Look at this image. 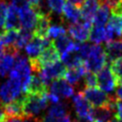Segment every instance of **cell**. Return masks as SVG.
<instances>
[{"mask_svg":"<svg viewBox=\"0 0 122 122\" xmlns=\"http://www.w3.org/2000/svg\"><path fill=\"white\" fill-rule=\"evenodd\" d=\"M47 93L44 94H24L22 96L23 100V110L25 116L27 118L37 117L44 110L48 108L49 100Z\"/></svg>","mask_w":122,"mask_h":122,"instance_id":"1","label":"cell"},{"mask_svg":"<svg viewBox=\"0 0 122 122\" xmlns=\"http://www.w3.org/2000/svg\"><path fill=\"white\" fill-rule=\"evenodd\" d=\"M22 92V84L18 77L9 73V79L0 86V100L3 105L20 98Z\"/></svg>","mask_w":122,"mask_h":122,"instance_id":"2","label":"cell"},{"mask_svg":"<svg viewBox=\"0 0 122 122\" xmlns=\"http://www.w3.org/2000/svg\"><path fill=\"white\" fill-rule=\"evenodd\" d=\"M81 93L90 102V104L95 109L106 107V106H112L113 105L116 99V97L109 95L107 92H105L102 90H99L96 87L84 88L81 91Z\"/></svg>","mask_w":122,"mask_h":122,"instance_id":"3","label":"cell"},{"mask_svg":"<svg viewBox=\"0 0 122 122\" xmlns=\"http://www.w3.org/2000/svg\"><path fill=\"white\" fill-rule=\"evenodd\" d=\"M107 65V55L105 51V48H103L100 44L92 46L91 52L88 58L84 61V66L88 71H92L93 73L98 72Z\"/></svg>","mask_w":122,"mask_h":122,"instance_id":"4","label":"cell"},{"mask_svg":"<svg viewBox=\"0 0 122 122\" xmlns=\"http://www.w3.org/2000/svg\"><path fill=\"white\" fill-rule=\"evenodd\" d=\"M72 106L77 117L83 122L94 121V110L90 102L83 96L81 92H78L72 96Z\"/></svg>","mask_w":122,"mask_h":122,"instance_id":"5","label":"cell"},{"mask_svg":"<svg viewBox=\"0 0 122 122\" xmlns=\"http://www.w3.org/2000/svg\"><path fill=\"white\" fill-rule=\"evenodd\" d=\"M66 71H67L66 66L63 63L57 61V62H54L52 64L43 67L40 70V71L37 73V75L42 79L44 84L47 87H49L51 81L55 79H59V78H64Z\"/></svg>","mask_w":122,"mask_h":122,"instance_id":"6","label":"cell"},{"mask_svg":"<svg viewBox=\"0 0 122 122\" xmlns=\"http://www.w3.org/2000/svg\"><path fill=\"white\" fill-rule=\"evenodd\" d=\"M96 77H97V86L105 92H112L113 90L116 88L117 79L112 73L108 64L97 72Z\"/></svg>","mask_w":122,"mask_h":122,"instance_id":"7","label":"cell"},{"mask_svg":"<svg viewBox=\"0 0 122 122\" xmlns=\"http://www.w3.org/2000/svg\"><path fill=\"white\" fill-rule=\"evenodd\" d=\"M51 44H52V41L49 37L40 38V37H36V36L33 35L31 40L25 47V51H26L30 60L36 59L40 56L42 51L46 48L50 47Z\"/></svg>","mask_w":122,"mask_h":122,"instance_id":"8","label":"cell"},{"mask_svg":"<svg viewBox=\"0 0 122 122\" xmlns=\"http://www.w3.org/2000/svg\"><path fill=\"white\" fill-rule=\"evenodd\" d=\"M107 42L115 40V38H122V12H112L108 21L106 28Z\"/></svg>","mask_w":122,"mask_h":122,"instance_id":"9","label":"cell"},{"mask_svg":"<svg viewBox=\"0 0 122 122\" xmlns=\"http://www.w3.org/2000/svg\"><path fill=\"white\" fill-rule=\"evenodd\" d=\"M92 27V23H87L82 20V22L70 24L68 26L67 31L72 39L76 40L77 42L84 43L90 37V31Z\"/></svg>","mask_w":122,"mask_h":122,"instance_id":"10","label":"cell"},{"mask_svg":"<svg viewBox=\"0 0 122 122\" xmlns=\"http://www.w3.org/2000/svg\"><path fill=\"white\" fill-rule=\"evenodd\" d=\"M50 92L53 93L60 98L69 99L73 96L74 94V88L71 86L67 80L64 78H59L51 81V83L49 86Z\"/></svg>","mask_w":122,"mask_h":122,"instance_id":"11","label":"cell"},{"mask_svg":"<svg viewBox=\"0 0 122 122\" xmlns=\"http://www.w3.org/2000/svg\"><path fill=\"white\" fill-rule=\"evenodd\" d=\"M18 14H19L21 29H24V30H27L30 31H33L36 27L37 20H38L37 11L32 7L30 6V7L19 10Z\"/></svg>","mask_w":122,"mask_h":122,"instance_id":"12","label":"cell"},{"mask_svg":"<svg viewBox=\"0 0 122 122\" xmlns=\"http://www.w3.org/2000/svg\"><path fill=\"white\" fill-rule=\"evenodd\" d=\"M3 110L8 118H16V119H25L27 118L23 110V100L22 97L13 100L8 104L3 105Z\"/></svg>","mask_w":122,"mask_h":122,"instance_id":"13","label":"cell"},{"mask_svg":"<svg viewBox=\"0 0 122 122\" xmlns=\"http://www.w3.org/2000/svg\"><path fill=\"white\" fill-rule=\"evenodd\" d=\"M105 51L107 55V64L116 60H122V38L107 43Z\"/></svg>","mask_w":122,"mask_h":122,"instance_id":"14","label":"cell"},{"mask_svg":"<svg viewBox=\"0 0 122 122\" xmlns=\"http://www.w3.org/2000/svg\"><path fill=\"white\" fill-rule=\"evenodd\" d=\"M87 71H88L84 65L79 66V67H75V68H71V69H68L66 71V73L64 75V79L67 80L71 86L77 87V86H79V83L81 81L83 82L84 75L86 74Z\"/></svg>","mask_w":122,"mask_h":122,"instance_id":"15","label":"cell"},{"mask_svg":"<svg viewBox=\"0 0 122 122\" xmlns=\"http://www.w3.org/2000/svg\"><path fill=\"white\" fill-rule=\"evenodd\" d=\"M100 0H85L81 7L82 20L87 23H92L96 11L99 9Z\"/></svg>","mask_w":122,"mask_h":122,"instance_id":"16","label":"cell"},{"mask_svg":"<svg viewBox=\"0 0 122 122\" xmlns=\"http://www.w3.org/2000/svg\"><path fill=\"white\" fill-rule=\"evenodd\" d=\"M51 19H52V16L38 14V20H37L36 27L33 30V35L40 38L48 37V31L51 25Z\"/></svg>","mask_w":122,"mask_h":122,"instance_id":"17","label":"cell"},{"mask_svg":"<svg viewBox=\"0 0 122 122\" xmlns=\"http://www.w3.org/2000/svg\"><path fill=\"white\" fill-rule=\"evenodd\" d=\"M48 87L44 84L42 79L38 75H31L30 80L27 86V89L25 91L24 94H44L47 93Z\"/></svg>","mask_w":122,"mask_h":122,"instance_id":"18","label":"cell"},{"mask_svg":"<svg viewBox=\"0 0 122 122\" xmlns=\"http://www.w3.org/2000/svg\"><path fill=\"white\" fill-rule=\"evenodd\" d=\"M82 18L81 16V10H79L78 7L71 4V3H66L63 10H62V19H64L71 24H74L79 22V20Z\"/></svg>","mask_w":122,"mask_h":122,"instance_id":"19","label":"cell"},{"mask_svg":"<svg viewBox=\"0 0 122 122\" xmlns=\"http://www.w3.org/2000/svg\"><path fill=\"white\" fill-rule=\"evenodd\" d=\"M5 29L7 30H19L21 29L20 20H19V14L18 10L12 7L11 5L8 6L7 10V16H6V23H5Z\"/></svg>","mask_w":122,"mask_h":122,"instance_id":"20","label":"cell"},{"mask_svg":"<svg viewBox=\"0 0 122 122\" xmlns=\"http://www.w3.org/2000/svg\"><path fill=\"white\" fill-rule=\"evenodd\" d=\"M61 59H62V62L63 64L71 69V68H75V67H79V66H82L84 65V60L83 58L81 57V55L79 54L78 51H74V50H71L64 54L61 55Z\"/></svg>","mask_w":122,"mask_h":122,"instance_id":"21","label":"cell"},{"mask_svg":"<svg viewBox=\"0 0 122 122\" xmlns=\"http://www.w3.org/2000/svg\"><path fill=\"white\" fill-rule=\"evenodd\" d=\"M54 48L57 50L59 54H64L71 50H73L74 42L72 41V38L71 36H68L67 34L61 35L57 38H55L54 41H52Z\"/></svg>","mask_w":122,"mask_h":122,"instance_id":"22","label":"cell"},{"mask_svg":"<svg viewBox=\"0 0 122 122\" xmlns=\"http://www.w3.org/2000/svg\"><path fill=\"white\" fill-rule=\"evenodd\" d=\"M17 55L12 53L5 52V54L0 58V77H5L10 72L15 64V59Z\"/></svg>","mask_w":122,"mask_h":122,"instance_id":"23","label":"cell"},{"mask_svg":"<svg viewBox=\"0 0 122 122\" xmlns=\"http://www.w3.org/2000/svg\"><path fill=\"white\" fill-rule=\"evenodd\" d=\"M114 103H115V101H114ZM114 103L112 106H106V107L94 109V119H98L102 122H110L114 117L113 116Z\"/></svg>","mask_w":122,"mask_h":122,"instance_id":"24","label":"cell"},{"mask_svg":"<svg viewBox=\"0 0 122 122\" xmlns=\"http://www.w3.org/2000/svg\"><path fill=\"white\" fill-rule=\"evenodd\" d=\"M18 32L19 30H4L3 32L0 33V44L5 49L14 47L18 37Z\"/></svg>","mask_w":122,"mask_h":122,"instance_id":"25","label":"cell"},{"mask_svg":"<svg viewBox=\"0 0 122 122\" xmlns=\"http://www.w3.org/2000/svg\"><path fill=\"white\" fill-rule=\"evenodd\" d=\"M110 19V9L104 5H101L99 7L98 10L96 11L94 17H93V26L97 27H104L105 24Z\"/></svg>","mask_w":122,"mask_h":122,"instance_id":"26","label":"cell"},{"mask_svg":"<svg viewBox=\"0 0 122 122\" xmlns=\"http://www.w3.org/2000/svg\"><path fill=\"white\" fill-rule=\"evenodd\" d=\"M89 40L95 45H99L102 42H107L106 37V29L104 27H97L92 26L90 31Z\"/></svg>","mask_w":122,"mask_h":122,"instance_id":"27","label":"cell"},{"mask_svg":"<svg viewBox=\"0 0 122 122\" xmlns=\"http://www.w3.org/2000/svg\"><path fill=\"white\" fill-rule=\"evenodd\" d=\"M53 117H62L69 114V107L67 103L59 102L57 104H51V106L48 110V113Z\"/></svg>","mask_w":122,"mask_h":122,"instance_id":"28","label":"cell"},{"mask_svg":"<svg viewBox=\"0 0 122 122\" xmlns=\"http://www.w3.org/2000/svg\"><path fill=\"white\" fill-rule=\"evenodd\" d=\"M32 37H33V32L32 31H30V30H24V29H20L19 32H18V37H17V40L15 42L14 47L18 51H20L21 49L25 48L28 45V43L31 40Z\"/></svg>","mask_w":122,"mask_h":122,"instance_id":"29","label":"cell"},{"mask_svg":"<svg viewBox=\"0 0 122 122\" xmlns=\"http://www.w3.org/2000/svg\"><path fill=\"white\" fill-rule=\"evenodd\" d=\"M67 32V30L65 27L61 24H52L51 25L49 31H48V37L49 38H57L61 35H65Z\"/></svg>","mask_w":122,"mask_h":122,"instance_id":"30","label":"cell"},{"mask_svg":"<svg viewBox=\"0 0 122 122\" xmlns=\"http://www.w3.org/2000/svg\"><path fill=\"white\" fill-rule=\"evenodd\" d=\"M47 3L52 12V14L61 15L63 8L65 6V0H47Z\"/></svg>","mask_w":122,"mask_h":122,"instance_id":"31","label":"cell"},{"mask_svg":"<svg viewBox=\"0 0 122 122\" xmlns=\"http://www.w3.org/2000/svg\"><path fill=\"white\" fill-rule=\"evenodd\" d=\"M100 3L112 10V12H122V0H100Z\"/></svg>","mask_w":122,"mask_h":122,"instance_id":"32","label":"cell"},{"mask_svg":"<svg viewBox=\"0 0 122 122\" xmlns=\"http://www.w3.org/2000/svg\"><path fill=\"white\" fill-rule=\"evenodd\" d=\"M85 88H94L97 87V77L95 73L92 71H87L83 78Z\"/></svg>","mask_w":122,"mask_h":122,"instance_id":"33","label":"cell"},{"mask_svg":"<svg viewBox=\"0 0 122 122\" xmlns=\"http://www.w3.org/2000/svg\"><path fill=\"white\" fill-rule=\"evenodd\" d=\"M8 5L5 0H0V33L3 32V29L5 28L6 16H7Z\"/></svg>","mask_w":122,"mask_h":122,"instance_id":"34","label":"cell"},{"mask_svg":"<svg viewBox=\"0 0 122 122\" xmlns=\"http://www.w3.org/2000/svg\"><path fill=\"white\" fill-rule=\"evenodd\" d=\"M111 70L117 80L122 79V60H116L111 63Z\"/></svg>","mask_w":122,"mask_h":122,"instance_id":"35","label":"cell"},{"mask_svg":"<svg viewBox=\"0 0 122 122\" xmlns=\"http://www.w3.org/2000/svg\"><path fill=\"white\" fill-rule=\"evenodd\" d=\"M41 122H71L70 113L62 116V117H53L49 114H46L44 117L41 118Z\"/></svg>","mask_w":122,"mask_h":122,"instance_id":"36","label":"cell"},{"mask_svg":"<svg viewBox=\"0 0 122 122\" xmlns=\"http://www.w3.org/2000/svg\"><path fill=\"white\" fill-rule=\"evenodd\" d=\"M92 45H91L90 43H81L78 52H79V54L81 55V57L83 58L84 61L88 58V56L91 52V50H92Z\"/></svg>","mask_w":122,"mask_h":122,"instance_id":"37","label":"cell"},{"mask_svg":"<svg viewBox=\"0 0 122 122\" xmlns=\"http://www.w3.org/2000/svg\"><path fill=\"white\" fill-rule=\"evenodd\" d=\"M9 2H10V5H11L12 7H14L18 10H21V9H24V8H27V7H30V6L29 4L28 0H9Z\"/></svg>","mask_w":122,"mask_h":122,"instance_id":"38","label":"cell"},{"mask_svg":"<svg viewBox=\"0 0 122 122\" xmlns=\"http://www.w3.org/2000/svg\"><path fill=\"white\" fill-rule=\"evenodd\" d=\"M114 117L122 121V101L117 98L114 103Z\"/></svg>","mask_w":122,"mask_h":122,"instance_id":"39","label":"cell"},{"mask_svg":"<svg viewBox=\"0 0 122 122\" xmlns=\"http://www.w3.org/2000/svg\"><path fill=\"white\" fill-rule=\"evenodd\" d=\"M115 94H116V98L122 101V79L117 80V85H116Z\"/></svg>","mask_w":122,"mask_h":122,"instance_id":"40","label":"cell"},{"mask_svg":"<svg viewBox=\"0 0 122 122\" xmlns=\"http://www.w3.org/2000/svg\"><path fill=\"white\" fill-rule=\"evenodd\" d=\"M68 1H69V3H71V4H72V5L76 6V7H78L79 9L82 7V5L85 2V0H68Z\"/></svg>","mask_w":122,"mask_h":122,"instance_id":"41","label":"cell"},{"mask_svg":"<svg viewBox=\"0 0 122 122\" xmlns=\"http://www.w3.org/2000/svg\"><path fill=\"white\" fill-rule=\"evenodd\" d=\"M28 2H29V4L30 5V7L36 8V7L39 5V3L41 2V0H28Z\"/></svg>","mask_w":122,"mask_h":122,"instance_id":"42","label":"cell"},{"mask_svg":"<svg viewBox=\"0 0 122 122\" xmlns=\"http://www.w3.org/2000/svg\"><path fill=\"white\" fill-rule=\"evenodd\" d=\"M6 119H7V117H6V114H5V112H4L3 106H1V107H0V122L5 121Z\"/></svg>","mask_w":122,"mask_h":122,"instance_id":"43","label":"cell"},{"mask_svg":"<svg viewBox=\"0 0 122 122\" xmlns=\"http://www.w3.org/2000/svg\"><path fill=\"white\" fill-rule=\"evenodd\" d=\"M5 54V48L0 44V58Z\"/></svg>","mask_w":122,"mask_h":122,"instance_id":"44","label":"cell"},{"mask_svg":"<svg viewBox=\"0 0 122 122\" xmlns=\"http://www.w3.org/2000/svg\"><path fill=\"white\" fill-rule=\"evenodd\" d=\"M30 122H41V118L39 117H34L30 119Z\"/></svg>","mask_w":122,"mask_h":122,"instance_id":"45","label":"cell"},{"mask_svg":"<svg viewBox=\"0 0 122 122\" xmlns=\"http://www.w3.org/2000/svg\"><path fill=\"white\" fill-rule=\"evenodd\" d=\"M110 122H122V121H121V120H119V119H117L116 117H113Z\"/></svg>","mask_w":122,"mask_h":122,"instance_id":"46","label":"cell"},{"mask_svg":"<svg viewBox=\"0 0 122 122\" xmlns=\"http://www.w3.org/2000/svg\"><path fill=\"white\" fill-rule=\"evenodd\" d=\"M71 122H83V121H81V120H77V119H74V120H72Z\"/></svg>","mask_w":122,"mask_h":122,"instance_id":"47","label":"cell"},{"mask_svg":"<svg viewBox=\"0 0 122 122\" xmlns=\"http://www.w3.org/2000/svg\"><path fill=\"white\" fill-rule=\"evenodd\" d=\"M93 122H102V121H100V120H98V119H94Z\"/></svg>","mask_w":122,"mask_h":122,"instance_id":"48","label":"cell"}]
</instances>
